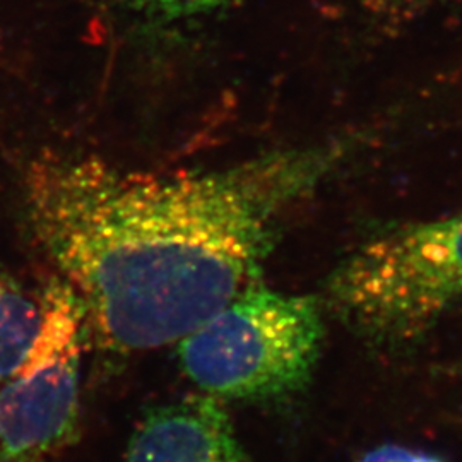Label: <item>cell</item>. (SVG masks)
<instances>
[{
  "label": "cell",
  "instance_id": "5",
  "mask_svg": "<svg viewBox=\"0 0 462 462\" xmlns=\"http://www.w3.org/2000/svg\"><path fill=\"white\" fill-rule=\"evenodd\" d=\"M122 462H252L216 397L190 396L151 410Z\"/></svg>",
  "mask_w": 462,
  "mask_h": 462
},
{
  "label": "cell",
  "instance_id": "9",
  "mask_svg": "<svg viewBox=\"0 0 462 462\" xmlns=\"http://www.w3.org/2000/svg\"><path fill=\"white\" fill-rule=\"evenodd\" d=\"M399 462H442L433 456H425V454H414L411 450H406V454L401 457Z\"/></svg>",
  "mask_w": 462,
  "mask_h": 462
},
{
  "label": "cell",
  "instance_id": "1",
  "mask_svg": "<svg viewBox=\"0 0 462 462\" xmlns=\"http://www.w3.org/2000/svg\"><path fill=\"white\" fill-rule=\"evenodd\" d=\"M349 154L334 141L219 170H122L42 154L24 189L34 233L118 351L180 343L257 282L284 219Z\"/></svg>",
  "mask_w": 462,
  "mask_h": 462
},
{
  "label": "cell",
  "instance_id": "10",
  "mask_svg": "<svg viewBox=\"0 0 462 462\" xmlns=\"http://www.w3.org/2000/svg\"><path fill=\"white\" fill-rule=\"evenodd\" d=\"M456 372H457V374H462V360L461 364H459V366H457V370H456Z\"/></svg>",
  "mask_w": 462,
  "mask_h": 462
},
{
  "label": "cell",
  "instance_id": "6",
  "mask_svg": "<svg viewBox=\"0 0 462 462\" xmlns=\"http://www.w3.org/2000/svg\"><path fill=\"white\" fill-rule=\"evenodd\" d=\"M42 326V307L0 274V382L26 360Z\"/></svg>",
  "mask_w": 462,
  "mask_h": 462
},
{
  "label": "cell",
  "instance_id": "4",
  "mask_svg": "<svg viewBox=\"0 0 462 462\" xmlns=\"http://www.w3.org/2000/svg\"><path fill=\"white\" fill-rule=\"evenodd\" d=\"M42 326L26 360L0 389V462H45L79 429L83 303L66 281L45 288Z\"/></svg>",
  "mask_w": 462,
  "mask_h": 462
},
{
  "label": "cell",
  "instance_id": "7",
  "mask_svg": "<svg viewBox=\"0 0 462 462\" xmlns=\"http://www.w3.org/2000/svg\"><path fill=\"white\" fill-rule=\"evenodd\" d=\"M141 9L166 16H189L209 11L225 0H129Z\"/></svg>",
  "mask_w": 462,
  "mask_h": 462
},
{
  "label": "cell",
  "instance_id": "3",
  "mask_svg": "<svg viewBox=\"0 0 462 462\" xmlns=\"http://www.w3.org/2000/svg\"><path fill=\"white\" fill-rule=\"evenodd\" d=\"M320 298L247 286L179 343L183 374L216 399L293 396L314 375L324 345Z\"/></svg>",
  "mask_w": 462,
  "mask_h": 462
},
{
  "label": "cell",
  "instance_id": "2",
  "mask_svg": "<svg viewBox=\"0 0 462 462\" xmlns=\"http://www.w3.org/2000/svg\"><path fill=\"white\" fill-rule=\"evenodd\" d=\"M324 310L375 346H404L462 309V211L368 238L330 273Z\"/></svg>",
  "mask_w": 462,
  "mask_h": 462
},
{
  "label": "cell",
  "instance_id": "8",
  "mask_svg": "<svg viewBox=\"0 0 462 462\" xmlns=\"http://www.w3.org/2000/svg\"><path fill=\"white\" fill-rule=\"evenodd\" d=\"M408 448L399 446H382L370 450L360 462H399Z\"/></svg>",
  "mask_w": 462,
  "mask_h": 462
}]
</instances>
